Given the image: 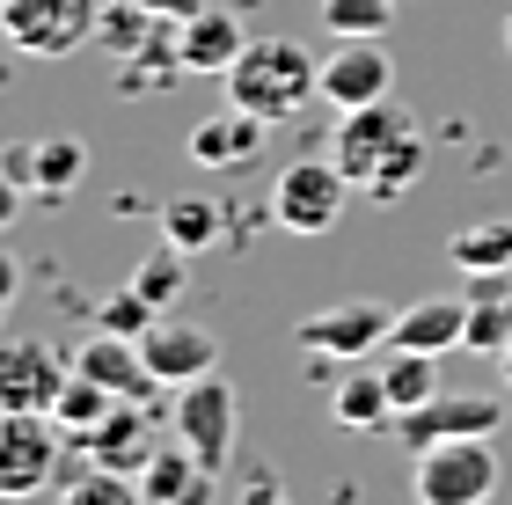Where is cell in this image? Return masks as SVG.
I'll use <instances>...</instances> for the list:
<instances>
[{
	"instance_id": "obj_18",
	"label": "cell",
	"mask_w": 512,
	"mask_h": 505,
	"mask_svg": "<svg viewBox=\"0 0 512 505\" xmlns=\"http://www.w3.org/2000/svg\"><path fill=\"white\" fill-rule=\"evenodd\" d=\"M512 344V271H476L469 279V330H461V352L498 359Z\"/></svg>"
},
{
	"instance_id": "obj_12",
	"label": "cell",
	"mask_w": 512,
	"mask_h": 505,
	"mask_svg": "<svg viewBox=\"0 0 512 505\" xmlns=\"http://www.w3.org/2000/svg\"><path fill=\"white\" fill-rule=\"evenodd\" d=\"M139 359H147V374H154L161 388H183V381L213 374L220 344H213V330H198V323H176V315H154V323H147V337H139Z\"/></svg>"
},
{
	"instance_id": "obj_24",
	"label": "cell",
	"mask_w": 512,
	"mask_h": 505,
	"mask_svg": "<svg viewBox=\"0 0 512 505\" xmlns=\"http://www.w3.org/2000/svg\"><path fill=\"white\" fill-rule=\"evenodd\" d=\"M381 381H388V403H395V418L403 410H425L439 396V359L432 352H395L388 344V359H381Z\"/></svg>"
},
{
	"instance_id": "obj_3",
	"label": "cell",
	"mask_w": 512,
	"mask_h": 505,
	"mask_svg": "<svg viewBox=\"0 0 512 505\" xmlns=\"http://www.w3.org/2000/svg\"><path fill=\"white\" fill-rule=\"evenodd\" d=\"M410 491L417 505H491L498 498V447L491 440H439L410 454Z\"/></svg>"
},
{
	"instance_id": "obj_14",
	"label": "cell",
	"mask_w": 512,
	"mask_h": 505,
	"mask_svg": "<svg viewBox=\"0 0 512 505\" xmlns=\"http://www.w3.org/2000/svg\"><path fill=\"white\" fill-rule=\"evenodd\" d=\"M74 374H88V381H103L110 396H125V403H147L154 396V374H147V359H139V337H110V330H96L74 352Z\"/></svg>"
},
{
	"instance_id": "obj_6",
	"label": "cell",
	"mask_w": 512,
	"mask_h": 505,
	"mask_svg": "<svg viewBox=\"0 0 512 505\" xmlns=\"http://www.w3.org/2000/svg\"><path fill=\"white\" fill-rule=\"evenodd\" d=\"M176 440L198 454V469H227V454H235V381H220V374H198V381H183L176 388Z\"/></svg>"
},
{
	"instance_id": "obj_10",
	"label": "cell",
	"mask_w": 512,
	"mask_h": 505,
	"mask_svg": "<svg viewBox=\"0 0 512 505\" xmlns=\"http://www.w3.org/2000/svg\"><path fill=\"white\" fill-rule=\"evenodd\" d=\"M388 330H395V315L381 301H344V308H322L308 323H293V344L315 359H366L388 344Z\"/></svg>"
},
{
	"instance_id": "obj_33",
	"label": "cell",
	"mask_w": 512,
	"mask_h": 505,
	"mask_svg": "<svg viewBox=\"0 0 512 505\" xmlns=\"http://www.w3.org/2000/svg\"><path fill=\"white\" fill-rule=\"evenodd\" d=\"M147 15H161V22H191V15H205L213 0H139Z\"/></svg>"
},
{
	"instance_id": "obj_7",
	"label": "cell",
	"mask_w": 512,
	"mask_h": 505,
	"mask_svg": "<svg viewBox=\"0 0 512 505\" xmlns=\"http://www.w3.org/2000/svg\"><path fill=\"white\" fill-rule=\"evenodd\" d=\"M59 440L66 432L44 410H0V498H30L59 476Z\"/></svg>"
},
{
	"instance_id": "obj_16",
	"label": "cell",
	"mask_w": 512,
	"mask_h": 505,
	"mask_svg": "<svg viewBox=\"0 0 512 505\" xmlns=\"http://www.w3.org/2000/svg\"><path fill=\"white\" fill-rule=\"evenodd\" d=\"M242 22H235V8H205V15H191V22H176V52H183V74H227V66L242 59Z\"/></svg>"
},
{
	"instance_id": "obj_36",
	"label": "cell",
	"mask_w": 512,
	"mask_h": 505,
	"mask_svg": "<svg viewBox=\"0 0 512 505\" xmlns=\"http://www.w3.org/2000/svg\"><path fill=\"white\" fill-rule=\"evenodd\" d=\"M498 374H505V388H512V344H505V352H498Z\"/></svg>"
},
{
	"instance_id": "obj_38",
	"label": "cell",
	"mask_w": 512,
	"mask_h": 505,
	"mask_svg": "<svg viewBox=\"0 0 512 505\" xmlns=\"http://www.w3.org/2000/svg\"><path fill=\"white\" fill-rule=\"evenodd\" d=\"M0 505H30V498H0Z\"/></svg>"
},
{
	"instance_id": "obj_26",
	"label": "cell",
	"mask_w": 512,
	"mask_h": 505,
	"mask_svg": "<svg viewBox=\"0 0 512 505\" xmlns=\"http://www.w3.org/2000/svg\"><path fill=\"white\" fill-rule=\"evenodd\" d=\"M118 403H125V396H110L103 381H88V374H66L59 403H52V425L66 432V440H81V432H96V425H103Z\"/></svg>"
},
{
	"instance_id": "obj_5",
	"label": "cell",
	"mask_w": 512,
	"mask_h": 505,
	"mask_svg": "<svg viewBox=\"0 0 512 505\" xmlns=\"http://www.w3.org/2000/svg\"><path fill=\"white\" fill-rule=\"evenodd\" d=\"M344 198H352V176H344L337 162L300 154V162H286L278 183H271V220L286 227V235H330Z\"/></svg>"
},
{
	"instance_id": "obj_17",
	"label": "cell",
	"mask_w": 512,
	"mask_h": 505,
	"mask_svg": "<svg viewBox=\"0 0 512 505\" xmlns=\"http://www.w3.org/2000/svg\"><path fill=\"white\" fill-rule=\"evenodd\" d=\"M0 154H8L15 183L37 191V198H66L88 176V147L81 140H37V147H0Z\"/></svg>"
},
{
	"instance_id": "obj_31",
	"label": "cell",
	"mask_w": 512,
	"mask_h": 505,
	"mask_svg": "<svg viewBox=\"0 0 512 505\" xmlns=\"http://www.w3.org/2000/svg\"><path fill=\"white\" fill-rule=\"evenodd\" d=\"M154 315H161V308H147V301L125 286V293H110V301L96 308V330H110V337H147Z\"/></svg>"
},
{
	"instance_id": "obj_32",
	"label": "cell",
	"mask_w": 512,
	"mask_h": 505,
	"mask_svg": "<svg viewBox=\"0 0 512 505\" xmlns=\"http://www.w3.org/2000/svg\"><path fill=\"white\" fill-rule=\"evenodd\" d=\"M235 505H293L286 491H278V476L264 469V462H256V476H249V484H242V498Z\"/></svg>"
},
{
	"instance_id": "obj_22",
	"label": "cell",
	"mask_w": 512,
	"mask_h": 505,
	"mask_svg": "<svg viewBox=\"0 0 512 505\" xmlns=\"http://www.w3.org/2000/svg\"><path fill=\"white\" fill-rule=\"evenodd\" d=\"M169 81H183V52H176V22H154V37L139 44V52H125V66H118V88L132 96V88H169Z\"/></svg>"
},
{
	"instance_id": "obj_13",
	"label": "cell",
	"mask_w": 512,
	"mask_h": 505,
	"mask_svg": "<svg viewBox=\"0 0 512 505\" xmlns=\"http://www.w3.org/2000/svg\"><path fill=\"white\" fill-rule=\"evenodd\" d=\"M461 330H469V293H425V301H410L395 315L388 344L395 352H461Z\"/></svg>"
},
{
	"instance_id": "obj_25",
	"label": "cell",
	"mask_w": 512,
	"mask_h": 505,
	"mask_svg": "<svg viewBox=\"0 0 512 505\" xmlns=\"http://www.w3.org/2000/svg\"><path fill=\"white\" fill-rule=\"evenodd\" d=\"M447 257L461 279H476V271H512V220H476L461 227V235L447 242Z\"/></svg>"
},
{
	"instance_id": "obj_29",
	"label": "cell",
	"mask_w": 512,
	"mask_h": 505,
	"mask_svg": "<svg viewBox=\"0 0 512 505\" xmlns=\"http://www.w3.org/2000/svg\"><path fill=\"white\" fill-rule=\"evenodd\" d=\"M395 0H322V30L330 37H388Z\"/></svg>"
},
{
	"instance_id": "obj_8",
	"label": "cell",
	"mask_w": 512,
	"mask_h": 505,
	"mask_svg": "<svg viewBox=\"0 0 512 505\" xmlns=\"http://www.w3.org/2000/svg\"><path fill=\"white\" fill-rule=\"evenodd\" d=\"M498 425H505L498 396H447V388H439L425 410H403V418H395V440L410 454H425L439 440H498Z\"/></svg>"
},
{
	"instance_id": "obj_34",
	"label": "cell",
	"mask_w": 512,
	"mask_h": 505,
	"mask_svg": "<svg viewBox=\"0 0 512 505\" xmlns=\"http://www.w3.org/2000/svg\"><path fill=\"white\" fill-rule=\"evenodd\" d=\"M22 213V183H15V169H8V154H0V227H8Z\"/></svg>"
},
{
	"instance_id": "obj_30",
	"label": "cell",
	"mask_w": 512,
	"mask_h": 505,
	"mask_svg": "<svg viewBox=\"0 0 512 505\" xmlns=\"http://www.w3.org/2000/svg\"><path fill=\"white\" fill-rule=\"evenodd\" d=\"M132 293H139L147 308H169L176 293H183V249H169V242H161L154 257H139V271H132Z\"/></svg>"
},
{
	"instance_id": "obj_15",
	"label": "cell",
	"mask_w": 512,
	"mask_h": 505,
	"mask_svg": "<svg viewBox=\"0 0 512 505\" xmlns=\"http://www.w3.org/2000/svg\"><path fill=\"white\" fill-rule=\"evenodd\" d=\"M256 147H264V118H249L235 103H227L220 118H198L191 140H183V154H191L198 169H242V162H256Z\"/></svg>"
},
{
	"instance_id": "obj_21",
	"label": "cell",
	"mask_w": 512,
	"mask_h": 505,
	"mask_svg": "<svg viewBox=\"0 0 512 505\" xmlns=\"http://www.w3.org/2000/svg\"><path fill=\"white\" fill-rule=\"evenodd\" d=\"M330 418L344 432H381V425H395V403H388L381 366H352V374L330 388Z\"/></svg>"
},
{
	"instance_id": "obj_1",
	"label": "cell",
	"mask_w": 512,
	"mask_h": 505,
	"mask_svg": "<svg viewBox=\"0 0 512 505\" xmlns=\"http://www.w3.org/2000/svg\"><path fill=\"white\" fill-rule=\"evenodd\" d=\"M330 162L352 176V191L388 205L425 176V132L410 125V110H395V96H381V103H359V110L337 118Z\"/></svg>"
},
{
	"instance_id": "obj_19",
	"label": "cell",
	"mask_w": 512,
	"mask_h": 505,
	"mask_svg": "<svg viewBox=\"0 0 512 505\" xmlns=\"http://www.w3.org/2000/svg\"><path fill=\"white\" fill-rule=\"evenodd\" d=\"M139 491H147V505H205L213 498V469H198V454L176 440L139 462Z\"/></svg>"
},
{
	"instance_id": "obj_20",
	"label": "cell",
	"mask_w": 512,
	"mask_h": 505,
	"mask_svg": "<svg viewBox=\"0 0 512 505\" xmlns=\"http://www.w3.org/2000/svg\"><path fill=\"white\" fill-rule=\"evenodd\" d=\"M74 447H81V462H88V469H139V462L154 454L147 425H139V403H118L96 432H81Z\"/></svg>"
},
{
	"instance_id": "obj_9",
	"label": "cell",
	"mask_w": 512,
	"mask_h": 505,
	"mask_svg": "<svg viewBox=\"0 0 512 505\" xmlns=\"http://www.w3.org/2000/svg\"><path fill=\"white\" fill-rule=\"evenodd\" d=\"M66 374H74V359H66L59 344L8 337V344H0V410H44V418H52Z\"/></svg>"
},
{
	"instance_id": "obj_23",
	"label": "cell",
	"mask_w": 512,
	"mask_h": 505,
	"mask_svg": "<svg viewBox=\"0 0 512 505\" xmlns=\"http://www.w3.org/2000/svg\"><path fill=\"white\" fill-rule=\"evenodd\" d=\"M220 227H227V205H213V198H169L161 205V242L169 249H213L220 242Z\"/></svg>"
},
{
	"instance_id": "obj_2",
	"label": "cell",
	"mask_w": 512,
	"mask_h": 505,
	"mask_svg": "<svg viewBox=\"0 0 512 505\" xmlns=\"http://www.w3.org/2000/svg\"><path fill=\"white\" fill-rule=\"evenodd\" d=\"M227 88V103L249 110V118H293V110H308L322 96V59L308 52V44H293V37H256L242 44V59L220 74Z\"/></svg>"
},
{
	"instance_id": "obj_28",
	"label": "cell",
	"mask_w": 512,
	"mask_h": 505,
	"mask_svg": "<svg viewBox=\"0 0 512 505\" xmlns=\"http://www.w3.org/2000/svg\"><path fill=\"white\" fill-rule=\"evenodd\" d=\"M154 22H161V15H147L139 0H103V15H96V44L125 59V52H139V44L154 37Z\"/></svg>"
},
{
	"instance_id": "obj_4",
	"label": "cell",
	"mask_w": 512,
	"mask_h": 505,
	"mask_svg": "<svg viewBox=\"0 0 512 505\" xmlns=\"http://www.w3.org/2000/svg\"><path fill=\"white\" fill-rule=\"evenodd\" d=\"M103 0H0V37L30 59H66L81 44H96Z\"/></svg>"
},
{
	"instance_id": "obj_35",
	"label": "cell",
	"mask_w": 512,
	"mask_h": 505,
	"mask_svg": "<svg viewBox=\"0 0 512 505\" xmlns=\"http://www.w3.org/2000/svg\"><path fill=\"white\" fill-rule=\"evenodd\" d=\"M15 286H22V264L8 257V249H0V315L15 308Z\"/></svg>"
},
{
	"instance_id": "obj_27",
	"label": "cell",
	"mask_w": 512,
	"mask_h": 505,
	"mask_svg": "<svg viewBox=\"0 0 512 505\" xmlns=\"http://www.w3.org/2000/svg\"><path fill=\"white\" fill-rule=\"evenodd\" d=\"M59 505H147V491H139L125 469H88L81 462V476H66Z\"/></svg>"
},
{
	"instance_id": "obj_37",
	"label": "cell",
	"mask_w": 512,
	"mask_h": 505,
	"mask_svg": "<svg viewBox=\"0 0 512 505\" xmlns=\"http://www.w3.org/2000/svg\"><path fill=\"white\" fill-rule=\"evenodd\" d=\"M505 52H512V15H505Z\"/></svg>"
},
{
	"instance_id": "obj_11",
	"label": "cell",
	"mask_w": 512,
	"mask_h": 505,
	"mask_svg": "<svg viewBox=\"0 0 512 505\" xmlns=\"http://www.w3.org/2000/svg\"><path fill=\"white\" fill-rule=\"evenodd\" d=\"M395 96V59L381 37H337V52L322 59V103L330 110H359Z\"/></svg>"
}]
</instances>
